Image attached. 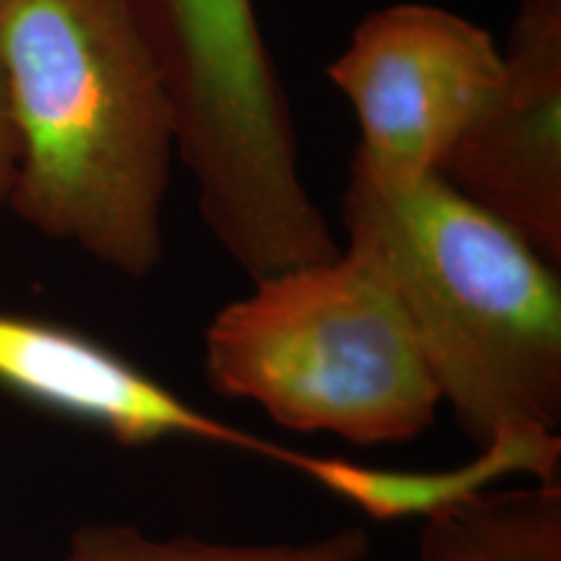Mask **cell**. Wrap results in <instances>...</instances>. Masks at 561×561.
<instances>
[{
  "label": "cell",
  "instance_id": "cell-6",
  "mask_svg": "<svg viewBox=\"0 0 561 561\" xmlns=\"http://www.w3.org/2000/svg\"><path fill=\"white\" fill-rule=\"evenodd\" d=\"M0 385L138 447L187 437L289 466L294 450L224 424L87 335L0 312Z\"/></svg>",
  "mask_w": 561,
  "mask_h": 561
},
{
  "label": "cell",
  "instance_id": "cell-1",
  "mask_svg": "<svg viewBox=\"0 0 561 561\" xmlns=\"http://www.w3.org/2000/svg\"><path fill=\"white\" fill-rule=\"evenodd\" d=\"M19 130L9 210L130 278L157 271L178 110L125 0H3Z\"/></svg>",
  "mask_w": 561,
  "mask_h": 561
},
{
  "label": "cell",
  "instance_id": "cell-5",
  "mask_svg": "<svg viewBox=\"0 0 561 561\" xmlns=\"http://www.w3.org/2000/svg\"><path fill=\"white\" fill-rule=\"evenodd\" d=\"M500 87L439 178L561 265V0H520Z\"/></svg>",
  "mask_w": 561,
  "mask_h": 561
},
{
  "label": "cell",
  "instance_id": "cell-12",
  "mask_svg": "<svg viewBox=\"0 0 561 561\" xmlns=\"http://www.w3.org/2000/svg\"><path fill=\"white\" fill-rule=\"evenodd\" d=\"M0 3H3V0H0Z\"/></svg>",
  "mask_w": 561,
  "mask_h": 561
},
{
  "label": "cell",
  "instance_id": "cell-8",
  "mask_svg": "<svg viewBox=\"0 0 561 561\" xmlns=\"http://www.w3.org/2000/svg\"><path fill=\"white\" fill-rule=\"evenodd\" d=\"M167 76L214 91L250 81L268 62L252 0H125Z\"/></svg>",
  "mask_w": 561,
  "mask_h": 561
},
{
  "label": "cell",
  "instance_id": "cell-4",
  "mask_svg": "<svg viewBox=\"0 0 561 561\" xmlns=\"http://www.w3.org/2000/svg\"><path fill=\"white\" fill-rule=\"evenodd\" d=\"M502 68L491 34L458 13L426 3L369 13L328 68L359 121L351 170L392 191L437 174Z\"/></svg>",
  "mask_w": 561,
  "mask_h": 561
},
{
  "label": "cell",
  "instance_id": "cell-11",
  "mask_svg": "<svg viewBox=\"0 0 561 561\" xmlns=\"http://www.w3.org/2000/svg\"><path fill=\"white\" fill-rule=\"evenodd\" d=\"M16 172H19V130H16V121H13L5 68H3V60H0V214L9 210Z\"/></svg>",
  "mask_w": 561,
  "mask_h": 561
},
{
  "label": "cell",
  "instance_id": "cell-7",
  "mask_svg": "<svg viewBox=\"0 0 561 561\" xmlns=\"http://www.w3.org/2000/svg\"><path fill=\"white\" fill-rule=\"evenodd\" d=\"M471 462L445 471H390L362 462L294 450L289 468L341 496L377 523L439 515L486 494L507 476H533L557 486L561 476V437L546 430H517L479 447Z\"/></svg>",
  "mask_w": 561,
  "mask_h": 561
},
{
  "label": "cell",
  "instance_id": "cell-9",
  "mask_svg": "<svg viewBox=\"0 0 561 561\" xmlns=\"http://www.w3.org/2000/svg\"><path fill=\"white\" fill-rule=\"evenodd\" d=\"M411 561H561V483L486 491L426 517Z\"/></svg>",
  "mask_w": 561,
  "mask_h": 561
},
{
  "label": "cell",
  "instance_id": "cell-2",
  "mask_svg": "<svg viewBox=\"0 0 561 561\" xmlns=\"http://www.w3.org/2000/svg\"><path fill=\"white\" fill-rule=\"evenodd\" d=\"M343 224L388 278L476 445L561 424V284L525 237L439 174L380 187L351 170Z\"/></svg>",
  "mask_w": 561,
  "mask_h": 561
},
{
  "label": "cell",
  "instance_id": "cell-10",
  "mask_svg": "<svg viewBox=\"0 0 561 561\" xmlns=\"http://www.w3.org/2000/svg\"><path fill=\"white\" fill-rule=\"evenodd\" d=\"M364 528L335 530L305 543H210L201 538H153L133 525H87L66 561H367Z\"/></svg>",
  "mask_w": 561,
  "mask_h": 561
},
{
  "label": "cell",
  "instance_id": "cell-3",
  "mask_svg": "<svg viewBox=\"0 0 561 561\" xmlns=\"http://www.w3.org/2000/svg\"><path fill=\"white\" fill-rule=\"evenodd\" d=\"M203 335L210 388L276 424L398 445L434 424L439 385L388 278L359 248L252 280Z\"/></svg>",
  "mask_w": 561,
  "mask_h": 561
}]
</instances>
